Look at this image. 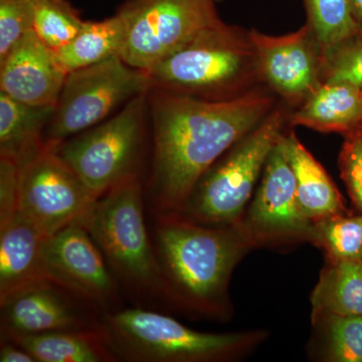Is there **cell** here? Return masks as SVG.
Segmentation results:
<instances>
[{
	"label": "cell",
	"mask_w": 362,
	"mask_h": 362,
	"mask_svg": "<svg viewBox=\"0 0 362 362\" xmlns=\"http://www.w3.org/2000/svg\"><path fill=\"white\" fill-rule=\"evenodd\" d=\"M266 86L223 101L148 90L152 214L180 213L204 173L277 106Z\"/></svg>",
	"instance_id": "cell-1"
},
{
	"label": "cell",
	"mask_w": 362,
	"mask_h": 362,
	"mask_svg": "<svg viewBox=\"0 0 362 362\" xmlns=\"http://www.w3.org/2000/svg\"><path fill=\"white\" fill-rule=\"evenodd\" d=\"M151 237L164 300L216 310L244 244L230 228H207L178 213L156 214Z\"/></svg>",
	"instance_id": "cell-2"
},
{
	"label": "cell",
	"mask_w": 362,
	"mask_h": 362,
	"mask_svg": "<svg viewBox=\"0 0 362 362\" xmlns=\"http://www.w3.org/2000/svg\"><path fill=\"white\" fill-rule=\"evenodd\" d=\"M141 176L124 181L94 202L80 223L103 254L123 292L137 306L164 300L160 269L145 218Z\"/></svg>",
	"instance_id": "cell-3"
},
{
	"label": "cell",
	"mask_w": 362,
	"mask_h": 362,
	"mask_svg": "<svg viewBox=\"0 0 362 362\" xmlns=\"http://www.w3.org/2000/svg\"><path fill=\"white\" fill-rule=\"evenodd\" d=\"M149 90L223 101L262 85L249 30L225 21L146 71Z\"/></svg>",
	"instance_id": "cell-4"
},
{
	"label": "cell",
	"mask_w": 362,
	"mask_h": 362,
	"mask_svg": "<svg viewBox=\"0 0 362 362\" xmlns=\"http://www.w3.org/2000/svg\"><path fill=\"white\" fill-rule=\"evenodd\" d=\"M149 143L146 92L104 122L49 149L54 150L99 199L124 181L141 176Z\"/></svg>",
	"instance_id": "cell-5"
},
{
	"label": "cell",
	"mask_w": 362,
	"mask_h": 362,
	"mask_svg": "<svg viewBox=\"0 0 362 362\" xmlns=\"http://www.w3.org/2000/svg\"><path fill=\"white\" fill-rule=\"evenodd\" d=\"M289 116L287 105L277 104L263 122L204 173L178 214L206 225L235 221L251 197L271 152L284 134Z\"/></svg>",
	"instance_id": "cell-6"
},
{
	"label": "cell",
	"mask_w": 362,
	"mask_h": 362,
	"mask_svg": "<svg viewBox=\"0 0 362 362\" xmlns=\"http://www.w3.org/2000/svg\"><path fill=\"white\" fill-rule=\"evenodd\" d=\"M102 322L118 361H214L246 343L245 335L199 332L147 307L106 312Z\"/></svg>",
	"instance_id": "cell-7"
},
{
	"label": "cell",
	"mask_w": 362,
	"mask_h": 362,
	"mask_svg": "<svg viewBox=\"0 0 362 362\" xmlns=\"http://www.w3.org/2000/svg\"><path fill=\"white\" fill-rule=\"evenodd\" d=\"M148 90L146 71L119 56L69 73L45 129V146L52 148L104 122Z\"/></svg>",
	"instance_id": "cell-8"
},
{
	"label": "cell",
	"mask_w": 362,
	"mask_h": 362,
	"mask_svg": "<svg viewBox=\"0 0 362 362\" xmlns=\"http://www.w3.org/2000/svg\"><path fill=\"white\" fill-rule=\"evenodd\" d=\"M216 0H126L121 58L144 71L175 54L206 28L223 23Z\"/></svg>",
	"instance_id": "cell-9"
},
{
	"label": "cell",
	"mask_w": 362,
	"mask_h": 362,
	"mask_svg": "<svg viewBox=\"0 0 362 362\" xmlns=\"http://www.w3.org/2000/svg\"><path fill=\"white\" fill-rule=\"evenodd\" d=\"M97 199L54 150L45 147L20 168L18 211L47 237L82 220Z\"/></svg>",
	"instance_id": "cell-10"
},
{
	"label": "cell",
	"mask_w": 362,
	"mask_h": 362,
	"mask_svg": "<svg viewBox=\"0 0 362 362\" xmlns=\"http://www.w3.org/2000/svg\"><path fill=\"white\" fill-rule=\"evenodd\" d=\"M44 259L49 280L84 298L103 313L122 308V289L80 221L47 238Z\"/></svg>",
	"instance_id": "cell-11"
},
{
	"label": "cell",
	"mask_w": 362,
	"mask_h": 362,
	"mask_svg": "<svg viewBox=\"0 0 362 362\" xmlns=\"http://www.w3.org/2000/svg\"><path fill=\"white\" fill-rule=\"evenodd\" d=\"M249 33L262 84L286 105L297 108L322 84V49L308 23L283 35Z\"/></svg>",
	"instance_id": "cell-12"
},
{
	"label": "cell",
	"mask_w": 362,
	"mask_h": 362,
	"mask_svg": "<svg viewBox=\"0 0 362 362\" xmlns=\"http://www.w3.org/2000/svg\"><path fill=\"white\" fill-rule=\"evenodd\" d=\"M1 339L52 331L96 329L103 312L51 280L40 281L0 302Z\"/></svg>",
	"instance_id": "cell-13"
},
{
	"label": "cell",
	"mask_w": 362,
	"mask_h": 362,
	"mask_svg": "<svg viewBox=\"0 0 362 362\" xmlns=\"http://www.w3.org/2000/svg\"><path fill=\"white\" fill-rule=\"evenodd\" d=\"M66 77L54 52L35 32L0 61V92L25 104L54 106Z\"/></svg>",
	"instance_id": "cell-14"
},
{
	"label": "cell",
	"mask_w": 362,
	"mask_h": 362,
	"mask_svg": "<svg viewBox=\"0 0 362 362\" xmlns=\"http://www.w3.org/2000/svg\"><path fill=\"white\" fill-rule=\"evenodd\" d=\"M282 137L266 162L250 221L255 230L265 235L312 233L311 221L300 209L296 178L286 157Z\"/></svg>",
	"instance_id": "cell-15"
},
{
	"label": "cell",
	"mask_w": 362,
	"mask_h": 362,
	"mask_svg": "<svg viewBox=\"0 0 362 362\" xmlns=\"http://www.w3.org/2000/svg\"><path fill=\"white\" fill-rule=\"evenodd\" d=\"M47 238L18 211L0 226V302L23 288L49 280L44 259Z\"/></svg>",
	"instance_id": "cell-16"
},
{
	"label": "cell",
	"mask_w": 362,
	"mask_h": 362,
	"mask_svg": "<svg viewBox=\"0 0 362 362\" xmlns=\"http://www.w3.org/2000/svg\"><path fill=\"white\" fill-rule=\"evenodd\" d=\"M289 123L319 132L347 133L362 126V89L323 83L290 113Z\"/></svg>",
	"instance_id": "cell-17"
},
{
	"label": "cell",
	"mask_w": 362,
	"mask_h": 362,
	"mask_svg": "<svg viewBox=\"0 0 362 362\" xmlns=\"http://www.w3.org/2000/svg\"><path fill=\"white\" fill-rule=\"evenodd\" d=\"M286 157L296 178L300 209L307 218L319 221L341 214V197L323 166L300 142L295 133L282 137Z\"/></svg>",
	"instance_id": "cell-18"
},
{
	"label": "cell",
	"mask_w": 362,
	"mask_h": 362,
	"mask_svg": "<svg viewBox=\"0 0 362 362\" xmlns=\"http://www.w3.org/2000/svg\"><path fill=\"white\" fill-rule=\"evenodd\" d=\"M54 107L23 103L0 92V157L21 168L40 153Z\"/></svg>",
	"instance_id": "cell-19"
},
{
	"label": "cell",
	"mask_w": 362,
	"mask_h": 362,
	"mask_svg": "<svg viewBox=\"0 0 362 362\" xmlns=\"http://www.w3.org/2000/svg\"><path fill=\"white\" fill-rule=\"evenodd\" d=\"M2 340L20 345L37 362L118 361L103 326L96 329L52 331Z\"/></svg>",
	"instance_id": "cell-20"
},
{
	"label": "cell",
	"mask_w": 362,
	"mask_h": 362,
	"mask_svg": "<svg viewBox=\"0 0 362 362\" xmlns=\"http://www.w3.org/2000/svg\"><path fill=\"white\" fill-rule=\"evenodd\" d=\"M125 37V21L117 11L103 21H86L84 28L68 45L52 52L57 63L68 75L71 71L120 57Z\"/></svg>",
	"instance_id": "cell-21"
},
{
	"label": "cell",
	"mask_w": 362,
	"mask_h": 362,
	"mask_svg": "<svg viewBox=\"0 0 362 362\" xmlns=\"http://www.w3.org/2000/svg\"><path fill=\"white\" fill-rule=\"evenodd\" d=\"M314 312L362 315V261H334L323 272L312 295Z\"/></svg>",
	"instance_id": "cell-22"
},
{
	"label": "cell",
	"mask_w": 362,
	"mask_h": 362,
	"mask_svg": "<svg viewBox=\"0 0 362 362\" xmlns=\"http://www.w3.org/2000/svg\"><path fill=\"white\" fill-rule=\"evenodd\" d=\"M33 32L52 52L68 45L86 21L68 0H33Z\"/></svg>",
	"instance_id": "cell-23"
},
{
	"label": "cell",
	"mask_w": 362,
	"mask_h": 362,
	"mask_svg": "<svg viewBox=\"0 0 362 362\" xmlns=\"http://www.w3.org/2000/svg\"><path fill=\"white\" fill-rule=\"evenodd\" d=\"M307 21L315 33L323 56L361 32L347 0H303Z\"/></svg>",
	"instance_id": "cell-24"
},
{
	"label": "cell",
	"mask_w": 362,
	"mask_h": 362,
	"mask_svg": "<svg viewBox=\"0 0 362 362\" xmlns=\"http://www.w3.org/2000/svg\"><path fill=\"white\" fill-rule=\"evenodd\" d=\"M312 233L334 261H362V214L316 221Z\"/></svg>",
	"instance_id": "cell-25"
},
{
	"label": "cell",
	"mask_w": 362,
	"mask_h": 362,
	"mask_svg": "<svg viewBox=\"0 0 362 362\" xmlns=\"http://www.w3.org/2000/svg\"><path fill=\"white\" fill-rule=\"evenodd\" d=\"M321 78L322 84L335 83L362 89V32L324 54Z\"/></svg>",
	"instance_id": "cell-26"
},
{
	"label": "cell",
	"mask_w": 362,
	"mask_h": 362,
	"mask_svg": "<svg viewBox=\"0 0 362 362\" xmlns=\"http://www.w3.org/2000/svg\"><path fill=\"white\" fill-rule=\"evenodd\" d=\"M327 317L332 361L362 362V315Z\"/></svg>",
	"instance_id": "cell-27"
},
{
	"label": "cell",
	"mask_w": 362,
	"mask_h": 362,
	"mask_svg": "<svg viewBox=\"0 0 362 362\" xmlns=\"http://www.w3.org/2000/svg\"><path fill=\"white\" fill-rule=\"evenodd\" d=\"M30 32L33 0H0V61Z\"/></svg>",
	"instance_id": "cell-28"
},
{
	"label": "cell",
	"mask_w": 362,
	"mask_h": 362,
	"mask_svg": "<svg viewBox=\"0 0 362 362\" xmlns=\"http://www.w3.org/2000/svg\"><path fill=\"white\" fill-rule=\"evenodd\" d=\"M340 173L352 201L362 211V131L347 133L339 156Z\"/></svg>",
	"instance_id": "cell-29"
},
{
	"label": "cell",
	"mask_w": 362,
	"mask_h": 362,
	"mask_svg": "<svg viewBox=\"0 0 362 362\" xmlns=\"http://www.w3.org/2000/svg\"><path fill=\"white\" fill-rule=\"evenodd\" d=\"M20 166L0 157V226L6 225L18 211Z\"/></svg>",
	"instance_id": "cell-30"
},
{
	"label": "cell",
	"mask_w": 362,
	"mask_h": 362,
	"mask_svg": "<svg viewBox=\"0 0 362 362\" xmlns=\"http://www.w3.org/2000/svg\"><path fill=\"white\" fill-rule=\"evenodd\" d=\"M0 362H37L35 357L25 349L11 340H2L0 347Z\"/></svg>",
	"instance_id": "cell-31"
},
{
	"label": "cell",
	"mask_w": 362,
	"mask_h": 362,
	"mask_svg": "<svg viewBox=\"0 0 362 362\" xmlns=\"http://www.w3.org/2000/svg\"><path fill=\"white\" fill-rule=\"evenodd\" d=\"M352 18L362 32V0H347Z\"/></svg>",
	"instance_id": "cell-32"
},
{
	"label": "cell",
	"mask_w": 362,
	"mask_h": 362,
	"mask_svg": "<svg viewBox=\"0 0 362 362\" xmlns=\"http://www.w3.org/2000/svg\"><path fill=\"white\" fill-rule=\"evenodd\" d=\"M359 129H361L362 131V127L359 128Z\"/></svg>",
	"instance_id": "cell-33"
},
{
	"label": "cell",
	"mask_w": 362,
	"mask_h": 362,
	"mask_svg": "<svg viewBox=\"0 0 362 362\" xmlns=\"http://www.w3.org/2000/svg\"><path fill=\"white\" fill-rule=\"evenodd\" d=\"M216 1H220V0H216Z\"/></svg>",
	"instance_id": "cell-34"
},
{
	"label": "cell",
	"mask_w": 362,
	"mask_h": 362,
	"mask_svg": "<svg viewBox=\"0 0 362 362\" xmlns=\"http://www.w3.org/2000/svg\"><path fill=\"white\" fill-rule=\"evenodd\" d=\"M361 127H362V126H361ZM358 129H359V128H358Z\"/></svg>",
	"instance_id": "cell-35"
}]
</instances>
